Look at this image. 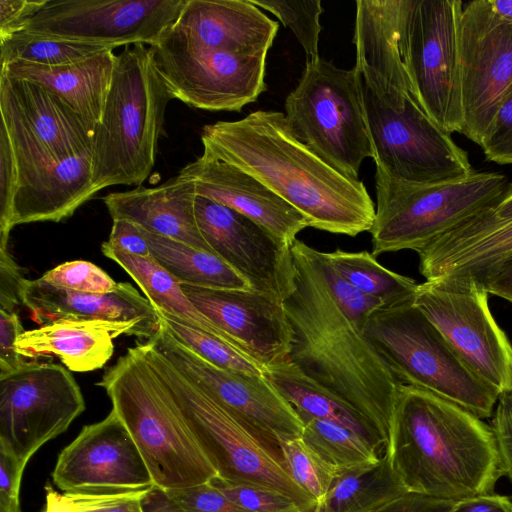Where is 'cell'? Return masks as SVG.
Here are the masks:
<instances>
[{
    "instance_id": "cell-43",
    "label": "cell",
    "mask_w": 512,
    "mask_h": 512,
    "mask_svg": "<svg viewBox=\"0 0 512 512\" xmlns=\"http://www.w3.org/2000/svg\"><path fill=\"white\" fill-rule=\"evenodd\" d=\"M480 147L487 161L512 164V86L502 100Z\"/></svg>"
},
{
    "instance_id": "cell-13",
    "label": "cell",
    "mask_w": 512,
    "mask_h": 512,
    "mask_svg": "<svg viewBox=\"0 0 512 512\" xmlns=\"http://www.w3.org/2000/svg\"><path fill=\"white\" fill-rule=\"evenodd\" d=\"M86 408L67 368L27 361L0 376V447L22 464L45 443L64 433Z\"/></svg>"
},
{
    "instance_id": "cell-20",
    "label": "cell",
    "mask_w": 512,
    "mask_h": 512,
    "mask_svg": "<svg viewBox=\"0 0 512 512\" xmlns=\"http://www.w3.org/2000/svg\"><path fill=\"white\" fill-rule=\"evenodd\" d=\"M199 230L213 253L245 278L252 290L281 303L295 287L290 246L245 215L196 195Z\"/></svg>"
},
{
    "instance_id": "cell-5",
    "label": "cell",
    "mask_w": 512,
    "mask_h": 512,
    "mask_svg": "<svg viewBox=\"0 0 512 512\" xmlns=\"http://www.w3.org/2000/svg\"><path fill=\"white\" fill-rule=\"evenodd\" d=\"M97 385L131 434L155 486L186 488L217 475L137 346L128 348Z\"/></svg>"
},
{
    "instance_id": "cell-2",
    "label": "cell",
    "mask_w": 512,
    "mask_h": 512,
    "mask_svg": "<svg viewBox=\"0 0 512 512\" xmlns=\"http://www.w3.org/2000/svg\"><path fill=\"white\" fill-rule=\"evenodd\" d=\"M295 287L283 301L291 332L289 361L370 420L388 441L401 384L336 302L316 249L290 246Z\"/></svg>"
},
{
    "instance_id": "cell-40",
    "label": "cell",
    "mask_w": 512,
    "mask_h": 512,
    "mask_svg": "<svg viewBox=\"0 0 512 512\" xmlns=\"http://www.w3.org/2000/svg\"><path fill=\"white\" fill-rule=\"evenodd\" d=\"M209 482L246 512H306L291 497L267 487L228 481L218 475Z\"/></svg>"
},
{
    "instance_id": "cell-25",
    "label": "cell",
    "mask_w": 512,
    "mask_h": 512,
    "mask_svg": "<svg viewBox=\"0 0 512 512\" xmlns=\"http://www.w3.org/2000/svg\"><path fill=\"white\" fill-rule=\"evenodd\" d=\"M97 192L92 152L20 173L7 231L20 224L67 219Z\"/></svg>"
},
{
    "instance_id": "cell-42",
    "label": "cell",
    "mask_w": 512,
    "mask_h": 512,
    "mask_svg": "<svg viewBox=\"0 0 512 512\" xmlns=\"http://www.w3.org/2000/svg\"><path fill=\"white\" fill-rule=\"evenodd\" d=\"M327 284L341 309L362 329L368 317L376 310L385 307L381 300L366 295L347 281L330 265L316 249Z\"/></svg>"
},
{
    "instance_id": "cell-8",
    "label": "cell",
    "mask_w": 512,
    "mask_h": 512,
    "mask_svg": "<svg viewBox=\"0 0 512 512\" xmlns=\"http://www.w3.org/2000/svg\"><path fill=\"white\" fill-rule=\"evenodd\" d=\"M414 300L373 312L362 332L401 385L415 386L470 411L493 415L499 394L459 359Z\"/></svg>"
},
{
    "instance_id": "cell-9",
    "label": "cell",
    "mask_w": 512,
    "mask_h": 512,
    "mask_svg": "<svg viewBox=\"0 0 512 512\" xmlns=\"http://www.w3.org/2000/svg\"><path fill=\"white\" fill-rule=\"evenodd\" d=\"M358 81L376 167L413 183L450 181L474 171L467 152L426 114L413 92L359 76Z\"/></svg>"
},
{
    "instance_id": "cell-34",
    "label": "cell",
    "mask_w": 512,
    "mask_h": 512,
    "mask_svg": "<svg viewBox=\"0 0 512 512\" xmlns=\"http://www.w3.org/2000/svg\"><path fill=\"white\" fill-rule=\"evenodd\" d=\"M321 255L359 291L381 300L385 306L414 300L418 283L385 268L372 253L336 249L332 252L321 251Z\"/></svg>"
},
{
    "instance_id": "cell-33",
    "label": "cell",
    "mask_w": 512,
    "mask_h": 512,
    "mask_svg": "<svg viewBox=\"0 0 512 512\" xmlns=\"http://www.w3.org/2000/svg\"><path fill=\"white\" fill-rule=\"evenodd\" d=\"M141 230L152 258L181 285L252 290L245 278L216 255L150 232L143 227Z\"/></svg>"
},
{
    "instance_id": "cell-22",
    "label": "cell",
    "mask_w": 512,
    "mask_h": 512,
    "mask_svg": "<svg viewBox=\"0 0 512 512\" xmlns=\"http://www.w3.org/2000/svg\"><path fill=\"white\" fill-rule=\"evenodd\" d=\"M178 175L207 197L250 218L288 246L309 227L293 206L247 172L202 154Z\"/></svg>"
},
{
    "instance_id": "cell-57",
    "label": "cell",
    "mask_w": 512,
    "mask_h": 512,
    "mask_svg": "<svg viewBox=\"0 0 512 512\" xmlns=\"http://www.w3.org/2000/svg\"><path fill=\"white\" fill-rule=\"evenodd\" d=\"M45 506L42 512H73L69 498L54 490L50 484L45 485Z\"/></svg>"
},
{
    "instance_id": "cell-4",
    "label": "cell",
    "mask_w": 512,
    "mask_h": 512,
    "mask_svg": "<svg viewBox=\"0 0 512 512\" xmlns=\"http://www.w3.org/2000/svg\"><path fill=\"white\" fill-rule=\"evenodd\" d=\"M172 99L144 44L127 45L116 55L93 135L92 179L98 191L115 185L141 186L147 179Z\"/></svg>"
},
{
    "instance_id": "cell-16",
    "label": "cell",
    "mask_w": 512,
    "mask_h": 512,
    "mask_svg": "<svg viewBox=\"0 0 512 512\" xmlns=\"http://www.w3.org/2000/svg\"><path fill=\"white\" fill-rule=\"evenodd\" d=\"M0 112L18 174L93 152L94 132L42 85L0 74Z\"/></svg>"
},
{
    "instance_id": "cell-10",
    "label": "cell",
    "mask_w": 512,
    "mask_h": 512,
    "mask_svg": "<svg viewBox=\"0 0 512 512\" xmlns=\"http://www.w3.org/2000/svg\"><path fill=\"white\" fill-rule=\"evenodd\" d=\"M285 117L300 141L349 178L359 180L363 160L374 159L354 68L320 57L306 61L285 99Z\"/></svg>"
},
{
    "instance_id": "cell-17",
    "label": "cell",
    "mask_w": 512,
    "mask_h": 512,
    "mask_svg": "<svg viewBox=\"0 0 512 512\" xmlns=\"http://www.w3.org/2000/svg\"><path fill=\"white\" fill-rule=\"evenodd\" d=\"M462 133L481 145L512 86V24L488 0L463 5L458 30Z\"/></svg>"
},
{
    "instance_id": "cell-12",
    "label": "cell",
    "mask_w": 512,
    "mask_h": 512,
    "mask_svg": "<svg viewBox=\"0 0 512 512\" xmlns=\"http://www.w3.org/2000/svg\"><path fill=\"white\" fill-rule=\"evenodd\" d=\"M460 0H406L401 49L415 95L444 131L462 133Z\"/></svg>"
},
{
    "instance_id": "cell-32",
    "label": "cell",
    "mask_w": 512,
    "mask_h": 512,
    "mask_svg": "<svg viewBox=\"0 0 512 512\" xmlns=\"http://www.w3.org/2000/svg\"><path fill=\"white\" fill-rule=\"evenodd\" d=\"M101 250L104 256L116 262L130 275L157 311L165 312L187 325L215 335L234 345L224 333L197 310L183 292L181 284L152 256L131 255L112 248L105 242L102 243Z\"/></svg>"
},
{
    "instance_id": "cell-59",
    "label": "cell",
    "mask_w": 512,
    "mask_h": 512,
    "mask_svg": "<svg viewBox=\"0 0 512 512\" xmlns=\"http://www.w3.org/2000/svg\"><path fill=\"white\" fill-rule=\"evenodd\" d=\"M488 2L495 14L512 24V0H488Z\"/></svg>"
},
{
    "instance_id": "cell-27",
    "label": "cell",
    "mask_w": 512,
    "mask_h": 512,
    "mask_svg": "<svg viewBox=\"0 0 512 512\" xmlns=\"http://www.w3.org/2000/svg\"><path fill=\"white\" fill-rule=\"evenodd\" d=\"M512 252V218L495 220L482 212L418 250L426 280L442 276H480Z\"/></svg>"
},
{
    "instance_id": "cell-35",
    "label": "cell",
    "mask_w": 512,
    "mask_h": 512,
    "mask_svg": "<svg viewBox=\"0 0 512 512\" xmlns=\"http://www.w3.org/2000/svg\"><path fill=\"white\" fill-rule=\"evenodd\" d=\"M301 438L339 474L376 463L378 450L353 430L335 422L299 415Z\"/></svg>"
},
{
    "instance_id": "cell-51",
    "label": "cell",
    "mask_w": 512,
    "mask_h": 512,
    "mask_svg": "<svg viewBox=\"0 0 512 512\" xmlns=\"http://www.w3.org/2000/svg\"><path fill=\"white\" fill-rule=\"evenodd\" d=\"M47 0H0V39L25 28Z\"/></svg>"
},
{
    "instance_id": "cell-41",
    "label": "cell",
    "mask_w": 512,
    "mask_h": 512,
    "mask_svg": "<svg viewBox=\"0 0 512 512\" xmlns=\"http://www.w3.org/2000/svg\"><path fill=\"white\" fill-rule=\"evenodd\" d=\"M40 278L51 285L81 293H110L118 286L105 271L84 260L64 262Z\"/></svg>"
},
{
    "instance_id": "cell-18",
    "label": "cell",
    "mask_w": 512,
    "mask_h": 512,
    "mask_svg": "<svg viewBox=\"0 0 512 512\" xmlns=\"http://www.w3.org/2000/svg\"><path fill=\"white\" fill-rule=\"evenodd\" d=\"M187 0H47L23 30L118 47L156 44Z\"/></svg>"
},
{
    "instance_id": "cell-56",
    "label": "cell",
    "mask_w": 512,
    "mask_h": 512,
    "mask_svg": "<svg viewBox=\"0 0 512 512\" xmlns=\"http://www.w3.org/2000/svg\"><path fill=\"white\" fill-rule=\"evenodd\" d=\"M144 512H185L168 495L167 491L153 486L142 499Z\"/></svg>"
},
{
    "instance_id": "cell-21",
    "label": "cell",
    "mask_w": 512,
    "mask_h": 512,
    "mask_svg": "<svg viewBox=\"0 0 512 512\" xmlns=\"http://www.w3.org/2000/svg\"><path fill=\"white\" fill-rule=\"evenodd\" d=\"M181 287L197 310L265 371L289 360L291 332L283 303L254 290Z\"/></svg>"
},
{
    "instance_id": "cell-15",
    "label": "cell",
    "mask_w": 512,
    "mask_h": 512,
    "mask_svg": "<svg viewBox=\"0 0 512 512\" xmlns=\"http://www.w3.org/2000/svg\"><path fill=\"white\" fill-rule=\"evenodd\" d=\"M147 342L281 457L279 444L301 437L299 416L265 374L213 365L173 337L161 321Z\"/></svg>"
},
{
    "instance_id": "cell-7",
    "label": "cell",
    "mask_w": 512,
    "mask_h": 512,
    "mask_svg": "<svg viewBox=\"0 0 512 512\" xmlns=\"http://www.w3.org/2000/svg\"><path fill=\"white\" fill-rule=\"evenodd\" d=\"M376 207L371 230L372 255L413 250L470 217L493 209L512 187L498 172L473 171L450 181L413 183L379 167L375 172Z\"/></svg>"
},
{
    "instance_id": "cell-1",
    "label": "cell",
    "mask_w": 512,
    "mask_h": 512,
    "mask_svg": "<svg viewBox=\"0 0 512 512\" xmlns=\"http://www.w3.org/2000/svg\"><path fill=\"white\" fill-rule=\"evenodd\" d=\"M203 154L255 177L297 209L309 227L356 236L370 231L375 205L359 179L333 168L292 131L285 114L257 110L205 125Z\"/></svg>"
},
{
    "instance_id": "cell-26",
    "label": "cell",
    "mask_w": 512,
    "mask_h": 512,
    "mask_svg": "<svg viewBox=\"0 0 512 512\" xmlns=\"http://www.w3.org/2000/svg\"><path fill=\"white\" fill-rule=\"evenodd\" d=\"M22 303L30 317L42 325L58 320L140 322L154 331L160 327L158 312L130 283H118L110 293H81L51 285L41 278L25 279Z\"/></svg>"
},
{
    "instance_id": "cell-14",
    "label": "cell",
    "mask_w": 512,
    "mask_h": 512,
    "mask_svg": "<svg viewBox=\"0 0 512 512\" xmlns=\"http://www.w3.org/2000/svg\"><path fill=\"white\" fill-rule=\"evenodd\" d=\"M148 48L173 99L191 107L239 112L267 89V54L192 48L165 34Z\"/></svg>"
},
{
    "instance_id": "cell-23",
    "label": "cell",
    "mask_w": 512,
    "mask_h": 512,
    "mask_svg": "<svg viewBox=\"0 0 512 512\" xmlns=\"http://www.w3.org/2000/svg\"><path fill=\"white\" fill-rule=\"evenodd\" d=\"M278 28L250 0H187L164 34L192 48L267 54Z\"/></svg>"
},
{
    "instance_id": "cell-3",
    "label": "cell",
    "mask_w": 512,
    "mask_h": 512,
    "mask_svg": "<svg viewBox=\"0 0 512 512\" xmlns=\"http://www.w3.org/2000/svg\"><path fill=\"white\" fill-rule=\"evenodd\" d=\"M384 452L409 493L441 500L494 493L502 477L491 426L415 386H400Z\"/></svg>"
},
{
    "instance_id": "cell-55",
    "label": "cell",
    "mask_w": 512,
    "mask_h": 512,
    "mask_svg": "<svg viewBox=\"0 0 512 512\" xmlns=\"http://www.w3.org/2000/svg\"><path fill=\"white\" fill-rule=\"evenodd\" d=\"M451 512H512V501L496 493L457 501Z\"/></svg>"
},
{
    "instance_id": "cell-50",
    "label": "cell",
    "mask_w": 512,
    "mask_h": 512,
    "mask_svg": "<svg viewBox=\"0 0 512 512\" xmlns=\"http://www.w3.org/2000/svg\"><path fill=\"white\" fill-rule=\"evenodd\" d=\"M24 281L8 244H0V310L14 312V308L22 303Z\"/></svg>"
},
{
    "instance_id": "cell-30",
    "label": "cell",
    "mask_w": 512,
    "mask_h": 512,
    "mask_svg": "<svg viewBox=\"0 0 512 512\" xmlns=\"http://www.w3.org/2000/svg\"><path fill=\"white\" fill-rule=\"evenodd\" d=\"M265 376L298 416L335 422L353 430L377 450L386 447L387 440L370 420L304 375L289 360L267 368Z\"/></svg>"
},
{
    "instance_id": "cell-29",
    "label": "cell",
    "mask_w": 512,
    "mask_h": 512,
    "mask_svg": "<svg viewBox=\"0 0 512 512\" xmlns=\"http://www.w3.org/2000/svg\"><path fill=\"white\" fill-rule=\"evenodd\" d=\"M116 55L113 50L62 66L25 61L1 65V75L42 85L63 99L94 132L110 89Z\"/></svg>"
},
{
    "instance_id": "cell-39",
    "label": "cell",
    "mask_w": 512,
    "mask_h": 512,
    "mask_svg": "<svg viewBox=\"0 0 512 512\" xmlns=\"http://www.w3.org/2000/svg\"><path fill=\"white\" fill-rule=\"evenodd\" d=\"M254 5L274 14L284 26L290 28L306 54V61L319 57L318 42L321 32L320 0H250Z\"/></svg>"
},
{
    "instance_id": "cell-58",
    "label": "cell",
    "mask_w": 512,
    "mask_h": 512,
    "mask_svg": "<svg viewBox=\"0 0 512 512\" xmlns=\"http://www.w3.org/2000/svg\"><path fill=\"white\" fill-rule=\"evenodd\" d=\"M482 213L495 220H508L512 218V187L506 196L493 209L482 211Z\"/></svg>"
},
{
    "instance_id": "cell-46",
    "label": "cell",
    "mask_w": 512,
    "mask_h": 512,
    "mask_svg": "<svg viewBox=\"0 0 512 512\" xmlns=\"http://www.w3.org/2000/svg\"><path fill=\"white\" fill-rule=\"evenodd\" d=\"M147 491L65 495L73 512H144L142 499Z\"/></svg>"
},
{
    "instance_id": "cell-31",
    "label": "cell",
    "mask_w": 512,
    "mask_h": 512,
    "mask_svg": "<svg viewBox=\"0 0 512 512\" xmlns=\"http://www.w3.org/2000/svg\"><path fill=\"white\" fill-rule=\"evenodd\" d=\"M407 493L384 452L372 465L340 472L312 512H373Z\"/></svg>"
},
{
    "instance_id": "cell-6",
    "label": "cell",
    "mask_w": 512,
    "mask_h": 512,
    "mask_svg": "<svg viewBox=\"0 0 512 512\" xmlns=\"http://www.w3.org/2000/svg\"><path fill=\"white\" fill-rule=\"evenodd\" d=\"M137 347L163 384L219 477L279 491L312 512L317 502L291 478L282 457L149 342Z\"/></svg>"
},
{
    "instance_id": "cell-47",
    "label": "cell",
    "mask_w": 512,
    "mask_h": 512,
    "mask_svg": "<svg viewBox=\"0 0 512 512\" xmlns=\"http://www.w3.org/2000/svg\"><path fill=\"white\" fill-rule=\"evenodd\" d=\"M502 476L512 485V389L502 392L491 421Z\"/></svg>"
},
{
    "instance_id": "cell-36",
    "label": "cell",
    "mask_w": 512,
    "mask_h": 512,
    "mask_svg": "<svg viewBox=\"0 0 512 512\" xmlns=\"http://www.w3.org/2000/svg\"><path fill=\"white\" fill-rule=\"evenodd\" d=\"M115 47L18 31L0 39V63L20 60L44 66H62L86 60Z\"/></svg>"
},
{
    "instance_id": "cell-28",
    "label": "cell",
    "mask_w": 512,
    "mask_h": 512,
    "mask_svg": "<svg viewBox=\"0 0 512 512\" xmlns=\"http://www.w3.org/2000/svg\"><path fill=\"white\" fill-rule=\"evenodd\" d=\"M195 197L193 184L177 175L158 187L138 186L110 193L103 200L112 220H128L150 232L214 254L197 225Z\"/></svg>"
},
{
    "instance_id": "cell-49",
    "label": "cell",
    "mask_w": 512,
    "mask_h": 512,
    "mask_svg": "<svg viewBox=\"0 0 512 512\" xmlns=\"http://www.w3.org/2000/svg\"><path fill=\"white\" fill-rule=\"evenodd\" d=\"M26 465L0 447V512H21L19 492Z\"/></svg>"
},
{
    "instance_id": "cell-11",
    "label": "cell",
    "mask_w": 512,
    "mask_h": 512,
    "mask_svg": "<svg viewBox=\"0 0 512 512\" xmlns=\"http://www.w3.org/2000/svg\"><path fill=\"white\" fill-rule=\"evenodd\" d=\"M472 276H442L418 284L413 304L465 366L499 395L512 389V344Z\"/></svg>"
},
{
    "instance_id": "cell-54",
    "label": "cell",
    "mask_w": 512,
    "mask_h": 512,
    "mask_svg": "<svg viewBox=\"0 0 512 512\" xmlns=\"http://www.w3.org/2000/svg\"><path fill=\"white\" fill-rule=\"evenodd\" d=\"M456 502L407 493L373 512H451Z\"/></svg>"
},
{
    "instance_id": "cell-38",
    "label": "cell",
    "mask_w": 512,
    "mask_h": 512,
    "mask_svg": "<svg viewBox=\"0 0 512 512\" xmlns=\"http://www.w3.org/2000/svg\"><path fill=\"white\" fill-rule=\"evenodd\" d=\"M279 446L291 478L318 503L330 489L337 471L301 437L281 442Z\"/></svg>"
},
{
    "instance_id": "cell-48",
    "label": "cell",
    "mask_w": 512,
    "mask_h": 512,
    "mask_svg": "<svg viewBox=\"0 0 512 512\" xmlns=\"http://www.w3.org/2000/svg\"><path fill=\"white\" fill-rule=\"evenodd\" d=\"M24 331L15 311L0 310V376L16 371L27 362L16 347L18 337Z\"/></svg>"
},
{
    "instance_id": "cell-45",
    "label": "cell",
    "mask_w": 512,
    "mask_h": 512,
    "mask_svg": "<svg viewBox=\"0 0 512 512\" xmlns=\"http://www.w3.org/2000/svg\"><path fill=\"white\" fill-rule=\"evenodd\" d=\"M18 173L12 145L3 127L0 128V240L8 241V222L17 188Z\"/></svg>"
},
{
    "instance_id": "cell-37",
    "label": "cell",
    "mask_w": 512,
    "mask_h": 512,
    "mask_svg": "<svg viewBox=\"0 0 512 512\" xmlns=\"http://www.w3.org/2000/svg\"><path fill=\"white\" fill-rule=\"evenodd\" d=\"M157 312L173 337L213 365L253 375L265 374V369L258 362L231 343L187 325L165 312Z\"/></svg>"
},
{
    "instance_id": "cell-24",
    "label": "cell",
    "mask_w": 512,
    "mask_h": 512,
    "mask_svg": "<svg viewBox=\"0 0 512 512\" xmlns=\"http://www.w3.org/2000/svg\"><path fill=\"white\" fill-rule=\"evenodd\" d=\"M156 333L136 321L58 320L24 331L16 347L26 359L54 355L69 371L90 372L104 367L111 359L116 337L150 339Z\"/></svg>"
},
{
    "instance_id": "cell-19",
    "label": "cell",
    "mask_w": 512,
    "mask_h": 512,
    "mask_svg": "<svg viewBox=\"0 0 512 512\" xmlns=\"http://www.w3.org/2000/svg\"><path fill=\"white\" fill-rule=\"evenodd\" d=\"M64 494L147 491L154 485L131 434L114 409L86 425L59 454L52 472Z\"/></svg>"
},
{
    "instance_id": "cell-44",
    "label": "cell",
    "mask_w": 512,
    "mask_h": 512,
    "mask_svg": "<svg viewBox=\"0 0 512 512\" xmlns=\"http://www.w3.org/2000/svg\"><path fill=\"white\" fill-rule=\"evenodd\" d=\"M166 491L185 512H246L209 481Z\"/></svg>"
},
{
    "instance_id": "cell-53",
    "label": "cell",
    "mask_w": 512,
    "mask_h": 512,
    "mask_svg": "<svg viewBox=\"0 0 512 512\" xmlns=\"http://www.w3.org/2000/svg\"><path fill=\"white\" fill-rule=\"evenodd\" d=\"M475 279L489 294L503 298L512 304V252Z\"/></svg>"
},
{
    "instance_id": "cell-52",
    "label": "cell",
    "mask_w": 512,
    "mask_h": 512,
    "mask_svg": "<svg viewBox=\"0 0 512 512\" xmlns=\"http://www.w3.org/2000/svg\"><path fill=\"white\" fill-rule=\"evenodd\" d=\"M108 246L125 253L147 257L151 256L149 245L142 233L141 227L128 220H113Z\"/></svg>"
}]
</instances>
